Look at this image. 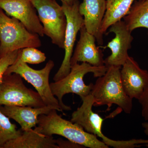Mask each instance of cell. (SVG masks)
Wrapping results in <instances>:
<instances>
[{
  "label": "cell",
  "instance_id": "obj_9",
  "mask_svg": "<svg viewBox=\"0 0 148 148\" xmlns=\"http://www.w3.org/2000/svg\"><path fill=\"white\" fill-rule=\"evenodd\" d=\"M80 2L72 5L62 3V7L67 18V26L64 38L65 55L64 60L53 80L57 81L63 78L71 71V59L77 35L80 29L84 26L83 16L80 14L79 6Z\"/></svg>",
  "mask_w": 148,
  "mask_h": 148
},
{
  "label": "cell",
  "instance_id": "obj_14",
  "mask_svg": "<svg viewBox=\"0 0 148 148\" xmlns=\"http://www.w3.org/2000/svg\"><path fill=\"white\" fill-rule=\"evenodd\" d=\"M106 9V0H83L79 6L86 31L95 37L100 45L104 43L101 29Z\"/></svg>",
  "mask_w": 148,
  "mask_h": 148
},
{
  "label": "cell",
  "instance_id": "obj_24",
  "mask_svg": "<svg viewBox=\"0 0 148 148\" xmlns=\"http://www.w3.org/2000/svg\"><path fill=\"white\" fill-rule=\"evenodd\" d=\"M61 1L62 3L66 4L69 5H72L75 3L79 1V0H59Z\"/></svg>",
  "mask_w": 148,
  "mask_h": 148
},
{
  "label": "cell",
  "instance_id": "obj_3",
  "mask_svg": "<svg viewBox=\"0 0 148 148\" xmlns=\"http://www.w3.org/2000/svg\"><path fill=\"white\" fill-rule=\"evenodd\" d=\"M108 67H95L86 63H77L71 66V71L66 77L54 82L51 83L50 86L52 94L57 97L63 111H70L71 108L66 106L63 101L64 95L69 93L78 95L81 98L90 94L93 84L86 85L84 81V76L92 73L95 77L102 76L106 73Z\"/></svg>",
  "mask_w": 148,
  "mask_h": 148
},
{
  "label": "cell",
  "instance_id": "obj_25",
  "mask_svg": "<svg viewBox=\"0 0 148 148\" xmlns=\"http://www.w3.org/2000/svg\"><path fill=\"white\" fill-rule=\"evenodd\" d=\"M142 126L144 129V132L148 136V122H144L142 123Z\"/></svg>",
  "mask_w": 148,
  "mask_h": 148
},
{
  "label": "cell",
  "instance_id": "obj_7",
  "mask_svg": "<svg viewBox=\"0 0 148 148\" xmlns=\"http://www.w3.org/2000/svg\"><path fill=\"white\" fill-rule=\"evenodd\" d=\"M54 66V62L50 60L43 69L35 70L29 67L27 63L16 58L14 64L8 67L5 74H18L36 88L45 106H53L57 111L63 112L58 99L52 94L49 83V75Z\"/></svg>",
  "mask_w": 148,
  "mask_h": 148
},
{
  "label": "cell",
  "instance_id": "obj_22",
  "mask_svg": "<svg viewBox=\"0 0 148 148\" xmlns=\"http://www.w3.org/2000/svg\"><path fill=\"white\" fill-rule=\"evenodd\" d=\"M142 107V115L145 120H148V87L143 95L138 100Z\"/></svg>",
  "mask_w": 148,
  "mask_h": 148
},
{
  "label": "cell",
  "instance_id": "obj_12",
  "mask_svg": "<svg viewBox=\"0 0 148 148\" xmlns=\"http://www.w3.org/2000/svg\"><path fill=\"white\" fill-rule=\"evenodd\" d=\"M121 79L125 92L132 99L138 100L148 87V71L140 68L134 58L129 56L122 66Z\"/></svg>",
  "mask_w": 148,
  "mask_h": 148
},
{
  "label": "cell",
  "instance_id": "obj_23",
  "mask_svg": "<svg viewBox=\"0 0 148 148\" xmlns=\"http://www.w3.org/2000/svg\"><path fill=\"white\" fill-rule=\"evenodd\" d=\"M56 144L59 148H85L70 140H64L61 138L56 140Z\"/></svg>",
  "mask_w": 148,
  "mask_h": 148
},
{
  "label": "cell",
  "instance_id": "obj_16",
  "mask_svg": "<svg viewBox=\"0 0 148 148\" xmlns=\"http://www.w3.org/2000/svg\"><path fill=\"white\" fill-rule=\"evenodd\" d=\"M3 148H59L56 140L34 129L22 131L20 136L7 142Z\"/></svg>",
  "mask_w": 148,
  "mask_h": 148
},
{
  "label": "cell",
  "instance_id": "obj_15",
  "mask_svg": "<svg viewBox=\"0 0 148 148\" xmlns=\"http://www.w3.org/2000/svg\"><path fill=\"white\" fill-rule=\"evenodd\" d=\"M57 109L52 106H46L41 108L29 106H1L3 113L20 125L22 131L33 129L37 126L40 115L47 114L51 111Z\"/></svg>",
  "mask_w": 148,
  "mask_h": 148
},
{
  "label": "cell",
  "instance_id": "obj_11",
  "mask_svg": "<svg viewBox=\"0 0 148 148\" xmlns=\"http://www.w3.org/2000/svg\"><path fill=\"white\" fill-rule=\"evenodd\" d=\"M0 8L18 19L29 31L43 37V27L32 0H0Z\"/></svg>",
  "mask_w": 148,
  "mask_h": 148
},
{
  "label": "cell",
  "instance_id": "obj_4",
  "mask_svg": "<svg viewBox=\"0 0 148 148\" xmlns=\"http://www.w3.org/2000/svg\"><path fill=\"white\" fill-rule=\"evenodd\" d=\"M81 106L72 114L71 121L76 123L85 131L101 138L108 147L114 148H134L143 146L148 147V140L132 139L128 140H115L110 139L102 132L104 119L98 114L94 112L92 108L94 100L91 94L81 98Z\"/></svg>",
  "mask_w": 148,
  "mask_h": 148
},
{
  "label": "cell",
  "instance_id": "obj_2",
  "mask_svg": "<svg viewBox=\"0 0 148 148\" xmlns=\"http://www.w3.org/2000/svg\"><path fill=\"white\" fill-rule=\"evenodd\" d=\"M121 68L110 66L104 75L98 77L90 92L94 98L93 106L106 105L109 110L114 104L125 113H131L133 99L126 94L123 89L121 79Z\"/></svg>",
  "mask_w": 148,
  "mask_h": 148
},
{
  "label": "cell",
  "instance_id": "obj_6",
  "mask_svg": "<svg viewBox=\"0 0 148 148\" xmlns=\"http://www.w3.org/2000/svg\"><path fill=\"white\" fill-rule=\"evenodd\" d=\"M43 27L45 35L51 42L64 49L67 18L62 6L56 0H32Z\"/></svg>",
  "mask_w": 148,
  "mask_h": 148
},
{
  "label": "cell",
  "instance_id": "obj_13",
  "mask_svg": "<svg viewBox=\"0 0 148 148\" xmlns=\"http://www.w3.org/2000/svg\"><path fill=\"white\" fill-rule=\"evenodd\" d=\"M79 32V39L71 59V66L82 62L95 67L105 66L103 51L96 46L95 37L86 31L84 26Z\"/></svg>",
  "mask_w": 148,
  "mask_h": 148
},
{
  "label": "cell",
  "instance_id": "obj_8",
  "mask_svg": "<svg viewBox=\"0 0 148 148\" xmlns=\"http://www.w3.org/2000/svg\"><path fill=\"white\" fill-rule=\"evenodd\" d=\"M1 106H29L41 108L46 106L38 92L27 88L18 74H5L0 84Z\"/></svg>",
  "mask_w": 148,
  "mask_h": 148
},
{
  "label": "cell",
  "instance_id": "obj_26",
  "mask_svg": "<svg viewBox=\"0 0 148 148\" xmlns=\"http://www.w3.org/2000/svg\"><path fill=\"white\" fill-rule=\"evenodd\" d=\"M0 58H1V56H0Z\"/></svg>",
  "mask_w": 148,
  "mask_h": 148
},
{
  "label": "cell",
  "instance_id": "obj_20",
  "mask_svg": "<svg viewBox=\"0 0 148 148\" xmlns=\"http://www.w3.org/2000/svg\"><path fill=\"white\" fill-rule=\"evenodd\" d=\"M45 54L35 47L24 48L19 49L17 59L19 61L31 64H38L46 60Z\"/></svg>",
  "mask_w": 148,
  "mask_h": 148
},
{
  "label": "cell",
  "instance_id": "obj_21",
  "mask_svg": "<svg viewBox=\"0 0 148 148\" xmlns=\"http://www.w3.org/2000/svg\"><path fill=\"white\" fill-rule=\"evenodd\" d=\"M19 50L10 52L0 58V84L2 81L4 75L8 67L16 61Z\"/></svg>",
  "mask_w": 148,
  "mask_h": 148
},
{
  "label": "cell",
  "instance_id": "obj_19",
  "mask_svg": "<svg viewBox=\"0 0 148 148\" xmlns=\"http://www.w3.org/2000/svg\"><path fill=\"white\" fill-rule=\"evenodd\" d=\"M0 105V148L10 140L21 135L22 130L17 129L16 125L11 122L10 118L3 113Z\"/></svg>",
  "mask_w": 148,
  "mask_h": 148
},
{
  "label": "cell",
  "instance_id": "obj_1",
  "mask_svg": "<svg viewBox=\"0 0 148 148\" xmlns=\"http://www.w3.org/2000/svg\"><path fill=\"white\" fill-rule=\"evenodd\" d=\"M34 129L46 136L60 135L85 147L109 148L97 136L86 132L76 123L61 117L55 109L47 114L40 115L38 124Z\"/></svg>",
  "mask_w": 148,
  "mask_h": 148
},
{
  "label": "cell",
  "instance_id": "obj_10",
  "mask_svg": "<svg viewBox=\"0 0 148 148\" xmlns=\"http://www.w3.org/2000/svg\"><path fill=\"white\" fill-rule=\"evenodd\" d=\"M132 32L127 29L123 20H120L111 25L108 34L113 33L115 37L108 43L104 49H110L111 54L105 59V65L107 67L111 66L121 67L129 57L128 51L132 48L133 37Z\"/></svg>",
  "mask_w": 148,
  "mask_h": 148
},
{
  "label": "cell",
  "instance_id": "obj_5",
  "mask_svg": "<svg viewBox=\"0 0 148 148\" xmlns=\"http://www.w3.org/2000/svg\"><path fill=\"white\" fill-rule=\"evenodd\" d=\"M40 36L29 32L20 21L0 8V56L24 48L40 47Z\"/></svg>",
  "mask_w": 148,
  "mask_h": 148
},
{
  "label": "cell",
  "instance_id": "obj_18",
  "mask_svg": "<svg viewBox=\"0 0 148 148\" xmlns=\"http://www.w3.org/2000/svg\"><path fill=\"white\" fill-rule=\"evenodd\" d=\"M123 19L127 29L131 32L140 28L148 30V0H135Z\"/></svg>",
  "mask_w": 148,
  "mask_h": 148
},
{
  "label": "cell",
  "instance_id": "obj_17",
  "mask_svg": "<svg viewBox=\"0 0 148 148\" xmlns=\"http://www.w3.org/2000/svg\"><path fill=\"white\" fill-rule=\"evenodd\" d=\"M135 0H106V9L101 26V33L106 34L109 28L122 20L129 12Z\"/></svg>",
  "mask_w": 148,
  "mask_h": 148
}]
</instances>
